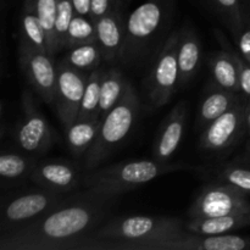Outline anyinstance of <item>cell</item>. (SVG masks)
I'll return each mask as SVG.
<instances>
[{
  "instance_id": "cell-1",
  "label": "cell",
  "mask_w": 250,
  "mask_h": 250,
  "mask_svg": "<svg viewBox=\"0 0 250 250\" xmlns=\"http://www.w3.org/2000/svg\"><path fill=\"white\" fill-rule=\"evenodd\" d=\"M115 198L88 190L68 195L34 221L1 233V250H84L102 226Z\"/></svg>"
},
{
  "instance_id": "cell-2",
  "label": "cell",
  "mask_w": 250,
  "mask_h": 250,
  "mask_svg": "<svg viewBox=\"0 0 250 250\" xmlns=\"http://www.w3.org/2000/svg\"><path fill=\"white\" fill-rule=\"evenodd\" d=\"M188 233L183 221L168 216H120L98 227L84 250H163Z\"/></svg>"
},
{
  "instance_id": "cell-3",
  "label": "cell",
  "mask_w": 250,
  "mask_h": 250,
  "mask_svg": "<svg viewBox=\"0 0 250 250\" xmlns=\"http://www.w3.org/2000/svg\"><path fill=\"white\" fill-rule=\"evenodd\" d=\"M187 168L193 167L183 163L172 164L155 158L136 159L87 171L83 175L82 186L94 194L117 197L160 176Z\"/></svg>"
},
{
  "instance_id": "cell-4",
  "label": "cell",
  "mask_w": 250,
  "mask_h": 250,
  "mask_svg": "<svg viewBox=\"0 0 250 250\" xmlns=\"http://www.w3.org/2000/svg\"><path fill=\"white\" fill-rule=\"evenodd\" d=\"M175 0H146L129 14L119 60L137 66L149 56L154 42L165 28Z\"/></svg>"
},
{
  "instance_id": "cell-5",
  "label": "cell",
  "mask_w": 250,
  "mask_h": 250,
  "mask_svg": "<svg viewBox=\"0 0 250 250\" xmlns=\"http://www.w3.org/2000/svg\"><path fill=\"white\" fill-rule=\"evenodd\" d=\"M141 105L139 95L128 82L124 98L103 119L97 139L83 156L84 172L97 168L124 143L136 126Z\"/></svg>"
},
{
  "instance_id": "cell-6",
  "label": "cell",
  "mask_w": 250,
  "mask_h": 250,
  "mask_svg": "<svg viewBox=\"0 0 250 250\" xmlns=\"http://www.w3.org/2000/svg\"><path fill=\"white\" fill-rule=\"evenodd\" d=\"M177 45L178 31H173L156 54L143 85L146 105L149 110L160 109L167 104L176 88L180 85Z\"/></svg>"
},
{
  "instance_id": "cell-7",
  "label": "cell",
  "mask_w": 250,
  "mask_h": 250,
  "mask_svg": "<svg viewBox=\"0 0 250 250\" xmlns=\"http://www.w3.org/2000/svg\"><path fill=\"white\" fill-rule=\"evenodd\" d=\"M22 110L23 116L15 128V142L22 151L37 158L51 148L55 141V132L38 109L28 89L22 93Z\"/></svg>"
},
{
  "instance_id": "cell-8",
  "label": "cell",
  "mask_w": 250,
  "mask_h": 250,
  "mask_svg": "<svg viewBox=\"0 0 250 250\" xmlns=\"http://www.w3.org/2000/svg\"><path fill=\"white\" fill-rule=\"evenodd\" d=\"M66 198V194L39 188L28 190L7 200L2 205L1 233L14 231L41 217Z\"/></svg>"
},
{
  "instance_id": "cell-9",
  "label": "cell",
  "mask_w": 250,
  "mask_h": 250,
  "mask_svg": "<svg viewBox=\"0 0 250 250\" xmlns=\"http://www.w3.org/2000/svg\"><path fill=\"white\" fill-rule=\"evenodd\" d=\"M48 51L19 43L20 67L29 85L46 104H54L58 65Z\"/></svg>"
},
{
  "instance_id": "cell-10",
  "label": "cell",
  "mask_w": 250,
  "mask_h": 250,
  "mask_svg": "<svg viewBox=\"0 0 250 250\" xmlns=\"http://www.w3.org/2000/svg\"><path fill=\"white\" fill-rule=\"evenodd\" d=\"M249 211L250 202L246 193L241 192L233 186L222 183L205 187L190 205L188 215L190 219H195Z\"/></svg>"
},
{
  "instance_id": "cell-11",
  "label": "cell",
  "mask_w": 250,
  "mask_h": 250,
  "mask_svg": "<svg viewBox=\"0 0 250 250\" xmlns=\"http://www.w3.org/2000/svg\"><path fill=\"white\" fill-rule=\"evenodd\" d=\"M88 77V72L59 62L54 104L63 128L78 117Z\"/></svg>"
},
{
  "instance_id": "cell-12",
  "label": "cell",
  "mask_w": 250,
  "mask_h": 250,
  "mask_svg": "<svg viewBox=\"0 0 250 250\" xmlns=\"http://www.w3.org/2000/svg\"><path fill=\"white\" fill-rule=\"evenodd\" d=\"M246 106L247 104L241 102L208 125L200 134V148L211 153H222L236 146L246 131Z\"/></svg>"
},
{
  "instance_id": "cell-13",
  "label": "cell",
  "mask_w": 250,
  "mask_h": 250,
  "mask_svg": "<svg viewBox=\"0 0 250 250\" xmlns=\"http://www.w3.org/2000/svg\"><path fill=\"white\" fill-rule=\"evenodd\" d=\"M83 175V168L71 161L48 159L36 161L29 180L42 188L67 194L82 186Z\"/></svg>"
},
{
  "instance_id": "cell-14",
  "label": "cell",
  "mask_w": 250,
  "mask_h": 250,
  "mask_svg": "<svg viewBox=\"0 0 250 250\" xmlns=\"http://www.w3.org/2000/svg\"><path fill=\"white\" fill-rule=\"evenodd\" d=\"M188 116V104L180 102L173 106L156 133L153 144V158L168 161L183 139Z\"/></svg>"
},
{
  "instance_id": "cell-15",
  "label": "cell",
  "mask_w": 250,
  "mask_h": 250,
  "mask_svg": "<svg viewBox=\"0 0 250 250\" xmlns=\"http://www.w3.org/2000/svg\"><path fill=\"white\" fill-rule=\"evenodd\" d=\"M163 250H250V237L238 234H193L188 232L182 238L170 242Z\"/></svg>"
},
{
  "instance_id": "cell-16",
  "label": "cell",
  "mask_w": 250,
  "mask_h": 250,
  "mask_svg": "<svg viewBox=\"0 0 250 250\" xmlns=\"http://www.w3.org/2000/svg\"><path fill=\"white\" fill-rule=\"evenodd\" d=\"M98 43L104 54V60L119 59L125 42L126 22L117 7L95 22Z\"/></svg>"
},
{
  "instance_id": "cell-17",
  "label": "cell",
  "mask_w": 250,
  "mask_h": 250,
  "mask_svg": "<svg viewBox=\"0 0 250 250\" xmlns=\"http://www.w3.org/2000/svg\"><path fill=\"white\" fill-rule=\"evenodd\" d=\"M202 46L199 37L192 26L185 24L178 31L177 59L180 67V85L186 87L199 70Z\"/></svg>"
},
{
  "instance_id": "cell-18",
  "label": "cell",
  "mask_w": 250,
  "mask_h": 250,
  "mask_svg": "<svg viewBox=\"0 0 250 250\" xmlns=\"http://www.w3.org/2000/svg\"><path fill=\"white\" fill-rule=\"evenodd\" d=\"M242 97L239 93L226 90L215 84L209 92L203 98L199 106V114H198V126L200 128H205L208 125L211 124L216 119L231 110L232 107L239 104Z\"/></svg>"
},
{
  "instance_id": "cell-19",
  "label": "cell",
  "mask_w": 250,
  "mask_h": 250,
  "mask_svg": "<svg viewBox=\"0 0 250 250\" xmlns=\"http://www.w3.org/2000/svg\"><path fill=\"white\" fill-rule=\"evenodd\" d=\"M250 226V211L238 212V214L224 215L215 217H195L186 225L189 233L203 234H225L232 231Z\"/></svg>"
},
{
  "instance_id": "cell-20",
  "label": "cell",
  "mask_w": 250,
  "mask_h": 250,
  "mask_svg": "<svg viewBox=\"0 0 250 250\" xmlns=\"http://www.w3.org/2000/svg\"><path fill=\"white\" fill-rule=\"evenodd\" d=\"M102 120L99 116L77 119L65 127V138L68 149L75 158L84 156L97 139Z\"/></svg>"
},
{
  "instance_id": "cell-21",
  "label": "cell",
  "mask_w": 250,
  "mask_h": 250,
  "mask_svg": "<svg viewBox=\"0 0 250 250\" xmlns=\"http://www.w3.org/2000/svg\"><path fill=\"white\" fill-rule=\"evenodd\" d=\"M209 68L215 84L226 90L242 94L238 70L229 51L221 49L212 53L209 56Z\"/></svg>"
},
{
  "instance_id": "cell-22",
  "label": "cell",
  "mask_w": 250,
  "mask_h": 250,
  "mask_svg": "<svg viewBox=\"0 0 250 250\" xmlns=\"http://www.w3.org/2000/svg\"><path fill=\"white\" fill-rule=\"evenodd\" d=\"M127 85L128 82L121 71L115 67L105 70L100 87V102L98 109V116L102 121L124 98Z\"/></svg>"
},
{
  "instance_id": "cell-23",
  "label": "cell",
  "mask_w": 250,
  "mask_h": 250,
  "mask_svg": "<svg viewBox=\"0 0 250 250\" xmlns=\"http://www.w3.org/2000/svg\"><path fill=\"white\" fill-rule=\"evenodd\" d=\"M20 42L32 48L48 51L45 32L32 0H24L22 6L21 19H20Z\"/></svg>"
},
{
  "instance_id": "cell-24",
  "label": "cell",
  "mask_w": 250,
  "mask_h": 250,
  "mask_svg": "<svg viewBox=\"0 0 250 250\" xmlns=\"http://www.w3.org/2000/svg\"><path fill=\"white\" fill-rule=\"evenodd\" d=\"M104 60V54L98 42L80 44V45L68 48L67 54L63 56L60 62L76 68L78 71L90 73L95 68L100 67Z\"/></svg>"
},
{
  "instance_id": "cell-25",
  "label": "cell",
  "mask_w": 250,
  "mask_h": 250,
  "mask_svg": "<svg viewBox=\"0 0 250 250\" xmlns=\"http://www.w3.org/2000/svg\"><path fill=\"white\" fill-rule=\"evenodd\" d=\"M34 156L15 151H4L0 155V176L4 181L15 182L31 176L32 168L36 164Z\"/></svg>"
},
{
  "instance_id": "cell-26",
  "label": "cell",
  "mask_w": 250,
  "mask_h": 250,
  "mask_svg": "<svg viewBox=\"0 0 250 250\" xmlns=\"http://www.w3.org/2000/svg\"><path fill=\"white\" fill-rule=\"evenodd\" d=\"M46 37L48 53L51 56L59 51L55 38V20L58 11V0H32Z\"/></svg>"
},
{
  "instance_id": "cell-27",
  "label": "cell",
  "mask_w": 250,
  "mask_h": 250,
  "mask_svg": "<svg viewBox=\"0 0 250 250\" xmlns=\"http://www.w3.org/2000/svg\"><path fill=\"white\" fill-rule=\"evenodd\" d=\"M104 72L105 68L98 67L89 73L82 103H81L80 112H78L80 119L98 116V109H99L100 102V87H102Z\"/></svg>"
},
{
  "instance_id": "cell-28",
  "label": "cell",
  "mask_w": 250,
  "mask_h": 250,
  "mask_svg": "<svg viewBox=\"0 0 250 250\" xmlns=\"http://www.w3.org/2000/svg\"><path fill=\"white\" fill-rule=\"evenodd\" d=\"M92 42H98L95 22L90 17L75 14L68 28L66 49Z\"/></svg>"
},
{
  "instance_id": "cell-29",
  "label": "cell",
  "mask_w": 250,
  "mask_h": 250,
  "mask_svg": "<svg viewBox=\"0 0 250 250\" xmlns=\"http://www.w3.org/2000/svg\"><path fill=\"white\" fill-rule=\"evenodd\" d=\"M220 181L227 185L233 186L241 192L250 193V167L238 163H231L222 165L215 171Z\"/></svg>"
},
{
  "instance_id": "cell-30",
  "label": "cell",
  "mask_w": 250,
  "mask_h": 250,
  "mask_svg": "<svg viewBox=\"0 0 250 250\" xmlns=\"http://www.w3.org/2000/svg\"><path fill=\"white\" fill-rule=\"evenodd\" d=\"M215 11L222 17L232 33L238 37L243 31L241 0H209Z\"/></svg>"
},
{
  "instance_id": "cell-31",
  "label": "cell",
  "mask_w": 250,
  "mask_h": 250,
  "mask_svg": "<svg viewBox=\"0 0 250 250\" xmlns=\"http://www.w3.org/2000/svg\"><path fill=\"white\" fill-rule=\"evenodd\" d=\"M215 34H216V38L217 41H219V43L222 45V49L229 51V55H231L232 59L234 60V63H236L237 66V70H238L241 92L244 97L248 98L250 100V63L246 60V58L242 55L241 51H237L236 49L232 48L229 39H227L221 32L215 31Z\"/></svg>"
},
{
  "instance_id": "cell-32",
  "label": "cell",
  "mask_w": 250,
  "mask_h": 250,
  "mask_svg": "<svg viewBox=\"0 0 250 250\" xmlns=\"http://www.w3.org/2000/svg\"><path fill=\"white\" fill-rule=\"evenodd\" d=\"M75 16L72 0H58V11L55 20V38L58 49L66 48L67 44V33L71 21Z\"/></svg>"
},
{
  "instance_id": "cell-33",
  "label": "cell",
  "mask_w": 250,
  "mask_h": 250,
  "mask_svg": "<svg viewBox=\"0 0 250 250\" xmlns=\"http://www.w3.org/2000/svg\"><path fill=\"white\" fill-rule=\"evenodd\" d=\"M117 0H90V19L97 22L117 6Z\"/></svg>"
},
{
  "instance_id": "cell-34",
  "label": "cell",
  "mask_w": 250,
  "mask_h": 250,
  "mask_svg": "<svg viewBox=\"0 0 250 250\" xmlns=\"http://www.w3.org/2000/svg\"><path fill=\"white\" fill-rule=\"evenodd\" d=\"M238 48L242 55L250 63V29L241 32L238 36Z\"/></svg>"
},
{
  "instance_id": "cell-35",
  "label": "cell",
  "mask_w": 250,
  "mask_h": 250,
  "mask_svg": "<svg viewBox=\"0 0 250 250\" xmlns=\"http://www.w3.org/2000/svg\"><path fill=\"white\" fill-rule=\"evenodd\" d=\"M76 15L90 17V0H72Z\"/></svg>"
},
{
  "instance_id": "cell-36",
  "label": "cell",
  "mask_w": 250,
  "mask_h": 250,
  "mask_svg": "<svg viewBox=\"0 0 250 250\" xmlns=\"http://www.w3.org/2000/svg\"><path fill=\"white\" fill-rule=\"evenodd\" d=\"M244 122H246V131L250 133V103L247 104L246 112H244Z\"/></svg>"
},
{
  "instance_id": "cell-37",
  "label": "cell",
  "mask_w": 250,
  "mask_h": 250,
  "mask_svg": "<svg viewBox=\"0 0 250 250\" xmlns=\"http://www.w3.org/2000/svg\"><path fill=\"white\" fill-rule=\"evenodd\" d=\"M247 150H248L250 153V141L248 142V143H247Z\"/></svg>"
},
{
  "instance_id": "cell-38",
  "label": "cell",
  "mask_w": 250,
  "mask_h": 250,
  "mask_svg": "<svg viewBox=\"0 0 250 250\" xmlns=\"http://www.w3.org/2000/svg\"><path fill=\"white\" fill-rule=\"evenodd\" d=\"M4 2H5V0H2V4H4Z\"/></svg>"
},
{
  "instance_id": "cell-39",
  "label": "cell",
  "mask_w": 250,
  "mask_h": 250,
  "mask_svg": "<svg viewBox=\"0 0 250 250\" xmlns=\"http://www.w3.org/2000/svg\"><path fill=\"white\" fill-rule=\"evenodd\" d=\"M117 1H119V0H117Z\"/></svg>"
}]
</instances>
